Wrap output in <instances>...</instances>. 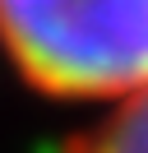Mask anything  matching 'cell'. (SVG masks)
<instances>
[{"instance_id": "obj_2", "label": "cell", "mask_w": 148, "mask_h": 153, "mask_svg": "<svg viewBox=\"0 0 148 153\" xmlns=\"http://www.w3.org/2000/svg\"><path fill=\"white\" fill-rule=\"evenodd\" d=\"M60 153H148V93L116 111L88 116Z\"/></svg>"}, {"instance_id": "obj_1", "label": "cell", "mask_w": 148, "mask_h": 153, "mask_svg": "<svg viewBox=\"0 0 148 153\" xmlns=\"http://www.w3.org/2000/svg\"><path fill=\"white\" fill-rule=\"evenodd\" d=\"M0 65L37 102L116 111L148 93V0H0Z\"/></svg>"}]
</instances>
